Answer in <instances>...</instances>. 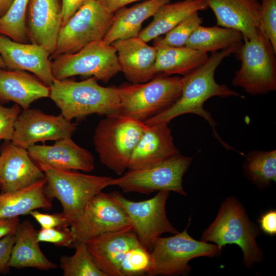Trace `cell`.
<instances>
[{"label":"cell","mask_w":276,"mask_h":276,"mask_svg":"<svg viewBox=\"0 0 276 276\" xmlns=\"http://www.w3.org/2000/svg\"><path fill=\"white\" fill-rule=\"evenodd\" d=\"M241 43L227 49L212 53L207 61L201 66L183 77V83L180 96L170 106L144 122L146 125L160 122L169 123L173 119L187 113L198 115L204 119L213 129V135L227 149H234L224 142L218 134L215 127L217 126L210 112L206 110L204 103L213 97L227 98L235 96L245 98L229 88L226 84L217 83L215 79V72L226 57L237 54Z\"/></svg>","instance_id":"1"},{"label":"cell","mask_w":276,"mask_h":276,"mask_svg":"<svg viewBox=\"0 0 276 276\" xmlns=\"http://www.w3.org/2000/svg\"><path fill=\"white\" fill-rule=\"evenodd\" d=\"M94 77L81 81L54 79L49 97L70 121L93 114H118L120 99L118 87H104Z\"/></svg>","instance_id":"2"},{"label":"cell","mask_w":276,"mask_h":276,"mask_svg":"<svg viewBox=\"0 0 276 276\" xmlns=\"http://www.w3.org/2000/svg\"><path fill=\"white\" fill-rule=\"evenodd\" d=\"M260 228L249 218L245 208L235 196L226 198L221 204L213 222L202 233L201 241L213 242L221 248L227 244L239 246L245 266L250 268L263 259L257 238Z\"/></svg>","instance_id":"3"},{"label":"cell","mask_w":276,"mask_h":276,"mask_svg":"<svg viewBox=\"0 0 276 276\" xmlns=\"http://www.w3.org/2000/svg\"><path fill=\"white\" fill-rule=\"evenodd\" d=\"M147 126L143 122L119 114L101 120L93 136L101 163L122 175L128 169L132 152Z\"/></svg>","instance_id":"4"},{"label":"cell","mask_w":276,"mask_h":276,"mask_svg":"<svg viewBox=\"0 0 276 276\" xmlns=\"http://www.w3.org/2000/svg\"><path fill=\"white\" fill-rule=\"evenodd\" d=\"M37 165L45 175L46 196L60 202L70 225L93 197L110 186V177L59 170L42 163Z\"/></svg>","instance_id":"5"},{"label":"cell","mask_w":276,"mask_h":276,"mask_svg":"<svg viewBox=\"0 0 276 276\" xmlns=\"http://www.w3.org/2000/svg\"><path fill=\"white\" fill-rule=\"evenodd\" d=\"M183 77L158 76L142 83L118 87L120 99L118 114L144 122L168 108L180 96Z\"/></svg>","instance_id":"6"},{"label":"cell","mask_w":276,"mask_h":276,"mask_svg":"<svg viewBox=\"0 0 276 276\" xmlns=\"http://www.w3.org/2000/svg\"><path fill=\"white\" fill-rule=\"evenodd\" d=\"M188 227L173 236L156 239L150 251L151 265L147 275H187L191 270L190 260L220 256L221 248L215 244L194 239L189 234Z\"/></svg>","instance_id":"7"},{"label":"cell","mask_w":276,"mask_h":276,"mask_svg":"<svg viewBox=\"0 0 276 276\" xmlns=\"http://www.w3.org/2000/svg\"><path fill=\"white\" fill-rule=\"evenodd\" d=\"M238 53L241 61L233 84L252 95L276 90V52L265 36L259 31L256 38L244 40Z\"/></svg>","instance_id":"8"},{"label":"cell","mask_w":276,"mask_h":276,"mask_svg":"<svg viewBox=\"0 0 276 276\" xmlns=\"http://www.w3.org/2000/svg\"><path fill=\"white\" fill-rule=\"evenodd\" d=\"M192 157L180 153L154 166L139 170H129L116 178H111L110 186L119 187L124 193L149 194L154 192H173L187 196L183 177Z\"/></svg>","instance_id":"9"},{"label":"cell","mask_w":276,"mask_h":276,"mask_svg":"<svg viewBox=\"0 0 276 276\" xmlns=\"http://www.w3.org/2000/svg\"><path fill=\"white\" fill-rule=\"evenodd\" d=\"M54 79H66L74 76L94 77L107 83L121 72L117 51L103 40L91 42L79 51L60 55L51 61Z\"/></svg>","instance_id":"10"},{"label":"cell","mask_w":276,"mask_h":276,"mask_svg":"<svg viewBox=\"0 0 276 276\" xmlns=\"http://www.w3.org/2000/svg\"><path fill=\"white\" fill-rule=\"evenodd\" d=\"M113 16L97 0H88L61 27L52 57L76 53L91 42L103 40Z\"/></svg>","instance_id":"11"},{"label":"cell","mask_w":276,"mask_h":276,"mask_svg":"<svg viewBox=\"0 0 276 276\" xmlns=\"http://www.w3.org/2000/svg\"><path fill=\"white\" fill-rule=\"evenodd\" d=\"M108 194L123 210L140 243L149 251L162 234L178 233L166 214L169 192H158L152 198L140 201L129 200L117 191Z\"/></svg>","instance_id":"12"},{"label":"cell","mask_w":276,"mask_h":276,"mask_svg":"<svg viewBox=\"0 0 276 276\" xmlns=\"http://www.w3.org/2000/svg\"><path fill=\"white\" fill-rule=\"evenodd\" d=\"M70 227L74 244L106 233L132 228L123 210L108 193L102 191L89 200Z\"/></svg>","instance_id":"13"},{"label":"cell","mask_w":276,"mask_h":276,"mask_svg":"<svg viewBox=\"0 0 276 276\" xmlns=\"http://www.w3.org/2000/svg\"><path fill=\"white\" fill-rule=\"evenodd\" d=\"M76 129L77 124L61 114H48L39 109L29 108L17 117L11 142L28 149L38 142L71 137Z\"/></svg>","instance_id":"14"},{"label":"cell","mask_w":276,"mask_h":276,"mask_svg":"<svg viewBox=\"0 0 276 276\" xmlns=\"http://www.w3.org/2000/svg\"><path fill=\"white\" fill-rule=\"evenodd\" d=\"M61 0H30L26 26L28 41L51 55L55 51L62 27Z\"/></svg>","instance_id":"15"},{"label":"cell","mask_w":276,"mask_h":276,"mask_svg":"<svg viewBox=\"0 0 276 276\" xmlns=\"http://www.w3.org/2000/svg\"><path fill=\"white\" fill-rule=\"evenodd\" d=\"M45 178L27 149L5 141L0 148V185L2 192L28 187Z\"/></svg>","instance_id":"16"},{"label":"cell","mask_w":276,"mask_h":276,"mask_svg":"<svg viewBox=\"0 0 276 276\" xmlns=\"http://www.w3.org/2000/svg\"><path fill=\"white\" fill-rule=\"evenodd\" d=\"M0 56L7 69L28 71L47 86L52 85L54 79L51 71V55L42 47L18 42L0 34Z\"/></svg>","instance_id":"17"},{"label":"cell","mask_w":276,"mask_h":276,"mask_svg":"<svg viewBox=\"0 0 276 276\" xmlns=\"http://www.w3.org/2000/svg\"><path fill=\"white\" fill-rule=\"evenodd\" d=\"M86 243L96 265L106 276H121V264L125 254L141 244L132 228L103 234Z\"/></svg>","instance_id":"18"},{"label":"cell","mask_w":276,"mask_h":276,"mask_svg":"<svg viewBox=\"0 0 276 276\" xmlns=\"http://www.w3.org/2000/svg\"><path fill=\"white\" fill-rule=\"evenodd\" d=\"M27 150L33 161L57 169L91 172L95 168L93 155L76 144L72 137L56 141L51 145L35 144Z\"/></svg>","instance_id":"19"},{"label":"cell","mask_w":276,"mask_h":276,"mask_svg":"<svg viewBox=\"0 0 276 276\" xmlns=\"http://www.w3.org/2000/svg\"><path fill=\"white\" fill-rule=\"evenodd\" d=\"M218 26L240 32L243 40L256 38L259 31L260 0H205Z\"/></svg>","instance_id":"20"},{"label":"cell","mask_w":276,"mask_h":276,"mask_svg":"<svg viewBox=\"0 0 276 276\" xmlns=\"http://www.w3.org/2000/svg\"><path fill=\"white\" fill-rule=\"evenodd\" d=\"M166 122L147 125L131 155L129 170L150 167L179 152Z\"/></svg>","instance_id":"21"},{"label":"cell","mask_w":276,"mask_h":276,"mask_svg":"<svg viewBox=\"0 0 276 276\" xmlns=\"http://www.w3.org/2000/svg\"><path fill=\"white\" fill-rule=\"evenodd\" d=\"M117 51L121 72L132 84L146 82L155 75L157 50L140 37L119 39L111 43Z\"/></svg>","instance_id":"22"},{"label":"cell","mask_w":276,"mask_h":276,"mask_svg":"<svg viewBox=\"0 0 276 276\" xmlns=\"http://www.w3.org/2000/svg\"><path fill=\"white\" fill-rule=\"evenodd\" d=\"M49 96L50 87L35 75L22 70L0 68V103L13 102L26 109Z\"/></svg>","instance_id":"23"},{"label":"cell","mask_w":276,"mask_h":276,"mask_svg":"<svg viewBox=\"0 0 276 276\" xmlns=\"http://www.w3.org/2000/svg\"><path fill=\"white\" fill-rule=\"evenodd\" d=\"M37 232L30 221L20 222L10 255V268H34L45 271L57 268V265L42 252L37 239Z\"/></svg>","instance_id":"24"},{"label":"cell","mask_w":276,"mask_h":276,"mask_svg":"<svg viewBox=\"0 0 276 276\" xmlns=\"http://www.w3.org/2000/svg\"><path fill=\"white\" fill-rule=\"evenodd\" d=\"M169 2L170 0H146L131 7L120 8L114 12L112 25L103 40L111 44L119 39L137 36L143 22Z\"/></svg>","instance_id":"25"},{"label":"cell","mask_w":276,"mask_h":276,"mask_svg":"<svg viewBox=\"0 0 276 276\" xmlns=\"http://www.w3.org/2000/svg\"><path fill=\"white\" fill-rule=\"evenodd\" d=\"M205 0H183L168 3L159 8L151 22L141 31L138 36L148 42L166 34L185 18L206 9Z\"/></svg>","instance_id":"26"},{"label":"cell","mask_w":276,"mask_h":276,"mask_svg":"<svg viewBox=\"0 0 276 276\" xmlns=\"http://www.w3.org/2000/svg\"><path fill=\"white\" fill-rule=\"evenodd\" d=\"M45 178L17 191L0 193V219L19 217L35 210H50L52 203L44 192Z\"/></svg>","instance_id":"27"},{"label":"cell","mask_w":276,"mask_h":276,"mask_svg":"<svg viewBox=\"0 0 276 276\" xmlns=\"http://www.w3.org/2000/svg\"><path fill=\"white\" fill-rule=\"evenodd\" d=\"M157 54L154 65L155 74H179L183 76L203 65L209 56L207 53L186 46L172 47L154 45Z\"/></svg>","instance_id":"28"},{"label":"cell","mask_w":276,"mask_h":276,"mask_svg":"<svg viewBox=\"0 0 276 276\" xmlns=\"http://www.w3.org/2000/svg\"><path fill=\"white\" fill-rule=\"evenodd\" d=\"M242 33L222 27L200 26L191 35L185 46L203 52H214L242 43Z\"/></svg>","instance_id":"29"},{"label":"cell","mask_w":276,"mask_h":276,"mask_svg":"<svg viewBox=\"0 0 276 276\" xmlns=\"http://www.w3.org/2000/svg\"><path fill=\"white\" fill-rule=\"evenodd\" d=\"M245 176L258 188L266 189L276 181V150H254L245 155Z\"/></svg>","instance_id":"30"},{"label":"cell","mask_w":276,"mask_h":276,"mask_svg":"<svg viewBox=\"0 0 276 276\" xmlns=\"http://www.w3.org/2000/svg\"><path fill=\"white\" fill-rule=\"evenodd\" d=\"M74 247L73 255L63 256L60 259L64 276H106L96 265L86 242L76 243Z\"/></svg>","instance_id":"31"},{"label":"cell","mask_w":276,"mask_h":276,"mask_svg":"<svg viewBox=\"0 0 276 276\" xmlns=\"http://www.w3.org/2000/svg\"><path fill=\"white\" fill-rule=\"evenodd\" d=\"M30 0H14L6 13L0 18V34L14 41L28 43L26 19Z\"/></svg>","instance_id":"32"},{"label":"cell","mask_w":276,"mask_h":276,"mask_svg":"<svg viewBox=\"0 0 276 276\" xmlns=\"http://www.w3.org/2000/svg\"><path fill=\"white\" fill-rule=\"evenodd\" d=\"M202 22V17L199 16L198 12H195L166 33L163 38L157 40L154 45L172 47L185 46L191 35L201 26Z\"/></svg>","instance_id":"33"},{"label":"cell","mask_w":276,"mask_h":276,"mask_svg":"<svg viewBox=\"0 0 276 276\" xmlns=\"http://www.w3.org/2000/svg\"><path fill=\"white\" fill-rule=\"evenodd\" d=\"M150 265V252L140 244L125 254L121 264V276L147 275Z\"/></svg>","instance_id":"34"},{"label":"cell","mask_w":276,"mask_h":276,"mask_svg":"<svg viewBox=\"0 0 276 276\" xmlns=\"http://www.w3.org/2000/svg\"><path fill=\"white\" fill-rule=\"evenodd\" d=\"M259 31L270 42L276 52V0H260Z\"/></svg>","instance_id":"35"},{"label":"cell","mask_w":276,"mask_h":276,"mask_svg":"<svg viewBox=\"0 0 276 276\" xmlns=\"http://www.w3.org/2000/svg\"><path fill=\"white\" fill-rule=\"evenodd\" d=\"M39 242L50 243L59 247H74V240L70 226L42 228L37 232Z\"/></svg>","instance_id":"36"},{"label":"cell","mask_w":276,"mask_h":276,"mask_svg":"<svg viewBox=\"0 0 276 276\" xmlns=\"http://www.w3.org/2000/svg\"><path fill=\"white\" fill-rule=\"evenodd\" d=\"M21 108L16 104L7 107L0 103V141H11L15 122L21 112Z\"/></svg>","instance_id":"37"},{"label":"cell","mask_w":276,"mask_h":276,"mask_svg":"<svg viewBox=\"0 0 276 276\" xmlns=\"http://www.w3.org/2000/svg\"><path fill=\"white\" fill-rule=\"evenodd\" d=\"M29 215L36 220L42 228L70 226V223L62 212L50 214L43 213L35 210L31 211Z\"/></svg>","instance_id":"38"},{"label":"cell","mask_w":276,"mask_h":276,"mask_svg":"<svg viewBox=\"0 0 276 276\" xmlns=\"http://www.w3.org/2000/svg\"><path fill=\"white\" fill-rule=\"evenodd\" d=\"M15 242V234L9 235L0 240V273H7L10 268L9 260Z\"/></svg>","instance_id":"39"},{"label":"cell","mask_w":276,"mask_h":276,"mask_svg":"<svg viewBox=\"0 0 276 276\" xmlns=\"http://www.w3.org/2000/svg\"><path fill=\"white\" fill-rule=\"evenodd\" d=\"M260 229L266 235L276 234V211L271 209L261 214L258 220Z\"/></svg>","instance_id":"40"},{"label":"cell","mask_w":276,"mask_h":276,"mask_svg":"<svg viewBox=\"0 0 276 276\" xmlns=\"http://www.w3.org/2000/svg\"><path fill=\"white\" fill-rule=\"evenodd\" d=\"M88 0H61L62 27Z\"/></svg>","instance_id":"41"},{"label":"cell","mask_w":276,"mask_h":276,"mask_svg":"<svg viewBox=\"0 0 276 276\" xmlns=\"http://www.w3.org/2000/svg\"><path fill=\"white\" fill-rule=\"evenodd\" d=\"M19 217L0 219V240L11 234H15L20 223Z\"/></svg>","instance_id":"42"},{"label":"cell","mask_w":276,"mask_h":276,"mask_svg":"<svg viewBox=\"0 0 276 276\" xmlns=\"http://www.w3.org/2000/svg\"><path fill=\"white\" fill-rule=\"evenodd\" d=\"M108 11L114 13L115 11L126 5L141 0H97Z\"/></svg>","instance_id":"43"},{"label":"cell","mask_w":276,"mask_h":276,"mask_svg":"<svg viewBox=\"0 0 276 276\" xmlns=\"http://www.w3.org/2000/svg\"><path fill=\"white\" fill-rule=\"evenodd\" d=\"M14 0H0V18L8 11Z\"/></svg>","instance_id":"44"},{"label":"cell","mask_w":276,"mask_h":276,"mask_svg":"<svg viewBox=\"0 0 276 276\" xmlns=\"http://www.w3.org/2000/svg\"><path fill=\"white\" fill-rule=\"evenodd\" d=\"M0 68L7 69L6 65L3 61L2 57L0 56Z\"/></svg>","instance_id":"45"},{"label":"cell","mask_w":276,"mask_h":276,"mask_svg":"<svg viewBox=\"0 0 276 276\" xmlns=\"http://www.w3.org/2000/svg\"><path fill=\"white\" fill-rule=\"evenodd\" d=\"M0 189H1V185H0Z\"/></svg>","instance_id":"46"}]
</instances>
